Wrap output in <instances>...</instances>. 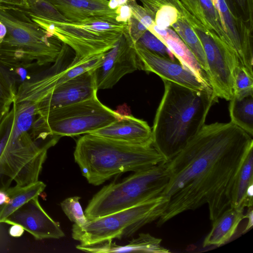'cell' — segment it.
Segmentation results:
<instances>
[{"mask_svg":"<svg viewBox=\"0 0 253 253\" xmlns=\"http://www.w3.org/2000/svg\"><path fill=\"white\" fill-rule=\"evenodd\" d=\"M253 147L252 136L231 122L205 125L167 161L170 177L162 195L168 203L158 225L205 204L213 221L230 208L234 179Z\"/></svg>","mask_w":253,"mask_h":253,"instance_id":"1","label":"cell"},{"mask_svg":"<svg viewBox=\"0 0 253 253\" xmlns=\"http://www.w3.org/2000/svg\"><path fill=\"white\" fill-rule=\"evenodd\" d=\"M163 81L164 92L152 128V144L168 161L205 125L210 109L218 99L211 88L195 90Z\"/></svg>","mask_w":253,"mask_h":253,"instance_id":"2","label":"cell"},{"mask_svg":"<svg viewBox=\"0 0 253 253\" xmlns=\"http://www.w3.org/2000/svg\"><path fill=\"white\" fill-rule=\"evenodd\" d=\"M74 157L82 175L94 186L115 175L167 161L152 144L132 145L91 134L78 139Z\"/></svg>","mask_w":253,"mask_h":253,"instance_id":"3","label":"cell"},{"mask_svg":"<svg viewBox=\"0 0 253 253\" xmlns=\"http://www.w3.org/2000/svg\"><path fill=\"white\" fill-rule=\"evenodd\" d=\"M0 21L7 33L0 44V58L16 63H54L62 51L57 38L13 5L0 3Z\"/></svg>","mask_w":253,"mask_h":253,"instance_id":"4","label":"cell"},{"mask_svg":"<svg viewBox=\"0 0 253 253\" xmlns=\"http://www.w3.org/2000/svg\"><path fill=\"white\" fill-rule=\"evenodd\" d=\"M169 177L167 161L133 172L121 182L102 187L89 201L84 214L91 220L160 196Z\"/></svg>","mask_w":253,"mask_h":253,"instance_id":"5","label":"cell"},{"mask_svg":"<svg viewBox=\"0 0 253 253\" xmlns=\"http://www.w3.org/2000/svg\"><path fill=\"white\" fill-rule=\"evenodd\" d=\"M33 123L15 117L10 134L0 156V175L27 186L38 181L47 150L61 137L52 135L35 139L31 134Z\"/></svg>","mask_w":253,"mask_h":253,"instance_id":"6","label":"cell"},{"mask_svg":"<svg viewBox=\"0 0 253 253\" xmlns=\"http://www.w3.org/2000/svg\"><path fill=\"white\" fill-rule=\"evenodd\" d=\"M168 198L161 195L131 207L88 220L84 225L73 224L72 238L82 246H91L133 235L141 228L159 219L164 212Z\"/></svg>","mask_w":253,"mask_h":253,"instance_id":"7","label":"cell"},{"mask_svg":"<svg viewBox=\"0 0 253 253\" xmlns=\"http://www.w3.org/2000/svg\"><path fill=\"white\" fill-rule=\"evenodd\" d=\"M121 115L103 104L96 95L37 116L30 132L34 138L89 134L110 125Z\"/></svg>","mask_w":253,"mask_h":253,"instance_id":"8","label":"cell"},{"mask_svg":"<svg viewBox=\"0 0 253 253\" xmlns=\"http://www.w3.org/2000/svg\"><path fill=\"white\" fill-rule=\"evenodd\" d=\"M184 17L202 44L206 76L214 96L229 101L234 95L235 69L240 64L236 53L220 39L200 9L187 10Z\"/></svg>","mask_w":253,"mask_h":253,"instance_id":"9","label":"cell"},{"mask_svg":"<svg viewBox=\"0 0 253 253\" xmlns=\"http://www.w3.org/2000/svg\"><path fill=\"white\" fill-rule=\"evenodd\" d=\"M139 62V70L152 72L162 80L170 81L195 90L211 88L192 71L174 59L165 57L134 43Z\"/></svg>","mask_w":253,"mask_h":253,"instance_id":"10","label":"cell"},{"mask_svg":"<svg viewBox=\"0 0 253 253\" xmlns=\"http://www.w3.org/2000/svg\"><path fill=\"white\" fill-rule=\"evenodd\" d=\"M138 69L139 62L133 42L120 39L105 53L100 65L93 71L97 89L111 88L123 76Z\"/></svg>","mask_w":253,"mask_h":253,"instance_id":"11","label":"cell"},{"mask_svg":"<svg viewBox=\"0 0 253 253\" xmlns=\"http://www.w3.org/2000/svg\"><path fill=\"white\" fill-rule=\"evenodd\" d=\"M93 71H87L56 85L36 104L37 116L96 95L98 89Z\"/></svg>","mask_w":253,"mask_h":253,"instance_id":"12","label":"cell"},{"mask_svg":"<svg viewBox=\"0 0 253 253\" xmlns=\"http://www.w3.org/2000/svg\"><path fill=\"white\" fill-rule=\"evenodd\" d=\"M39 196L25 203L4 221L17 224L37 240L60 239L65 236L58 222L53 220L41 206Z\"/></svg>","mask_w":253,"mask_h":253,"instance_id":"13","label":"cell"},{"mask_svg":"<svg viewBox=\"0 0 253 253\" xmlns=\"http://www.w3.org/2000/svg\"><path fill=\"white\" fill-rule=\"evenodd\" d=\"M89 134L132 145L152 144V128L146 122L131 115H122L110 125Z\"/></svg>","mask_w":253,"mask_h":253,"instance_id":"14","label":"cell"},{"mask_svg":"<svg viewBox=\"0 0 253 253\" xmlns=\"http://www.w3.org/2000/svg\"><path fill=\"white\" fill-rule=\"evenodd\" d=\"M76 248L85 252L94 253L138 252L150 253H168L169 251L162 245V240L149 233H140L136 238L126 245H117L113 240H109L91 246L78 245Z\"/></svg>","mask_w":253,"mask_h":253,"instance_id":"15","label":"cell"},{"mask_svg":"<svg viewBox=\"0 0 253 253\" xmlns=\"http://www.w3.org/2000/svg\"><path fill=\"white\" fill-rule=\"evenodd\" d=\"M148 30L164 42L178 61L192 71L202 81L209 84L206 74L195 56L171 28L160 29L154 23Z\"/></svg>","mask_w":253,"mask_h":253,"instance_id":"16","label":"cell"},{"mask_svg":"<svg viewBox=\"0 0 253 253\" xmlns=\"http://www.w3.org/2000/svg\"><path fill=\"white\" fill-rule=\"evenodd\" d=\"M244 208H229L212 221L211 229L203 243V247H219L229 241L245 218Z\"/></svg>","mask_w":253,"mask_h":253,"instance_id":"17","label":"cell"},{"mask_svg":"<svg viewBox=\"0 0 253 253\" xmlns=\"http://www.w3.org/2000/svg\"><path fill=\"white\" fill-rule=\"evenodd\" d=\"M253 147L247 153L233 184L230 207L248 209L253 206Z\"/></svg>","mask_w":253,"mask_h":253,"instance_id":"18","label":"cell"},{"mask_svg":"<svg viewBox=\"0 0 253 253\" xmlns=\"http://www.w3.org/2000/svg\"><path fill=\"white\" fill-rule=\"evenodd\" d=\"M38 66L36 62L16 63L0 58V81L15 97L20 86L36 73Z\"/></svg>","mask_w":253,"mask_h":253,"instance_id":"19","label":"cell"},{"mask_svg":"<svg viewBox=\"0 0 253 253\" xmlns=\"http://www.w3.org/2000/svg\"><path fill=\"white\" fill-rule=\"evenodd\" d=\"M45 187L43 182L38 180L27 186L16 185L5 190L9 200L8 203L0 205V223L4 222L9 215L25 203L39 196Z\"/></svg>","mask_w":253,"mask_h":253,"instance_id":"20","label":"cell"},{"mask_svg":"<svg viewBox=\"0 0 253 253\" xmlns=\"http://www.w3.org/2000/svg\"><path fill=\"white\" fill-rule=\"evenodd\" d=\"M229 101L230 122L253 136V96L242 98L233 96Z\"/></svg>","mask_w":253,"mask_h":253,"instance_id":"21","label":"cell"},{"mask_svg":"<svg viewBox=\"0 0 253 253\" xmlns=\"http://www.w3.org/2000/svg\"><path fill=\"white\" fill-rule=\"evenodd\" d=\"M170 28L177 33L189 48L202 69L206 73L207 64L201 42L186 19L179 12L177 19L172 24Z\"/></svg>","mask_w":253,"mask_h":253,"instance_id":"22","label":"cell"},{"mask_svg":"<svg viewBox=\"0 0 253 253\" xmlns=\"http://www.w3.org/2000/svg\"><path fill=\"white\" fill-rule=\"evenodd\" d=\"M233 96L238 98L253 96V73L241 64L235 71Z\"/></svg>","mask_w":253,"mask_h":253,"instance_id":"23","label":"cell"},{"mask_svg":"<svg viewBox=\"0 0 253 253\" xmlns=\"http://www.w3.org/2000/svg\"><path fill=\"white\" fill-rule=\"evenodd\" d=\"M198 1L207 19L213 30L220 39L231 48L223 24L211 0H198Z\"/></svg>","mask_w":253,"mask_h":253,"instance_id":"24","label":"cell"},{"mask_svg":"<svg viewBox=\"0 0 253 253\" xmlns=\"http://www.w3.org/2000/svg\"><path fill=\"white\" fill-rule=\"evenodd\" d=\"M236 19L253 27V0H223Z\"/></svg>","mask_w":253,"mask_h":253,"instance_id":"25","label":"cell"},{"mask_svg":"<svg viewBox=\"0 0 253 253\" xmlns=\"http://www.w3.org/2000/svg\"><path fill=\"white\" fill-rule=\"evenodd\" d=\"M159 7L154 17L155 25L160 29L170 28L177 19L179 12L173 5L158 0Z\"/></svg>","mask_w":253,"mask_h":253,"instance_id":"26","label":"cell"},{"mask_svg":"<svg viewBox=\"0 0 253 253\" xmlns=\"http://www.w3.org/2000/svg\"><path fill=\"white\" fill-rule=\"evenodd\" d=\"M80 197L67 198L61 203V208L68 218L78 226L85 224L88 219L86 217L79 202Z\"/></svg>","mask_w":253,"mask_h":253,"instance_id":"27","label":"cell"},{"mask_svg":"<svg viewBox=\"0 0 253 253\" xmlns=\"http://www.w3.org/2000/svg\"><path fill=\"white\" fill-rule=\"evenodd\" d=\"M163 56L175 58L164 42L148 30L135 43Z\"/></svg>","mask_w":253,"mask_h":253,"instance_id":"28","label":"cell"},{"mask_svg":"<svg viewBox=\"0 0 253 253\" xmlns=\"http://www.w3.org/2000/svg\"><path fill=\"white\" fill-rule=\"evenodd\" d=\"M15 112L12 107L0 123V156L10 134L14 121Z\"/></svg>","mask_w":253,"mask_h":253,"instance_id":"29","label":"cell"},{"mask_svg":"<svg viewBox=\"0 0 253 253\" xmlns=\"http://www.w3.org/2000/svg\"><path fill=\"white\" fill-rule=\"evenodd\" d=\"M15 96L0 81V111H9Z\"/></svg>","mask_w":253,"mask_h":253,"instance_id":"30","label":"cell"},{"mask_svg":"<svg viewBox=\"0 0 253 253\" xmlns=\"http://www.w3.org/2000/svg\"><path fill=\"white\" fill-rule=\"evenodd\" d=\"M118 15L116 17L117 22H126L132 16L131 8L127 5H121L116 10Z\"/></svg>","mask_w":253,"mask_h":253,"instance_id":"31","label":"cell"},{"mask_svg":"<svg viewBox=\"0 0 253 253\" xmlns=\"http://www.w3.org/2000/svg\"><path fill=\"white\" fill-rule=\"evenodd\" d=\"M24 230L22 226L19 224H12L10 227L9 233L13 237H19L23 234Z\"/></svg>","mask_w":253,"mask_h":253,"instance_id":"32","label":"cell"},{"mask_svg":"<svg viewBox=\"0 0 253 253\" xmlns=\"http://www.w3.org/2000/svg\"><path fill=\"white\" fill-rule=\"evenodd\" d=\"M247 214L245 215V218L248 219V223L246 227L245 228L244 232L247 231L253 226V210L252 208H249Z\"/></svg>","mask_w":253,"mask_h":253,"instance_id":"33","label":"cell"},{"mask_svg":"<svg viewBox=\"0 0 253 253\" xmlns=\"http://www.w3.org/2000/svg\"><path fill=\"white\" fill-rule=\"evenodd\" d=\"M2 3L9 5L26 6L24 0H1Z\"/></svg>","mask_w":253,"mask_h":253,"instance_id":"34","label":"cell"},{"mask_svg":"<svg viewBox=\"0 0 253 253\" xmlns=\"http://www.w3.org/2000/svg\"><path fill=\"white\" fill-rule=\"evenodd\" d=\"M7 33L5 25L0 21V44L2 42Z\"/></svg>","mask_w":253,"mask_h":253,"instance_id":"35","label":"cell"},{"mask_svg":"<svg viewBox=\"0 0 253 253\" xmlns=\"http://www.w3.org/2000/svg\"><path fill=\"white\" fill-rule=\"evenodd\" d=\"M9 200V198L5 190H0V205L7 203Z\"/></svg>","mask_w":253,"mask_h":253,"instance_id":"36","label":"cell"},{"mask_svg":"<svg viewBox=\"0 0 253 253\" xmlns=\"http://www.w3.org/2000/svg\"><path fill=\"white\" fill-rule=\"evenodd\" d=\"M108 7L111 9H115L118 5V2L117 0H109L108 4Z\"/></svg>","mask_w":253,"mask_h":253,"instance_id":"37","label":"cell"},{"mask_svg":"<svg viewBox=\"0 0 253 253\" xmlns=\"http://www.w3.org/2000/svg\"><path fill=\"white\" fill-rule=\"evenodd\" d=\"M219 15V0H211ZM220 17V16H219Z\"/></svg>","mask_w":253,"mask_h":253,"instance_id":"38","label":"cell"},{"mask_svg":"<svg viewBox=\"0 0 253 253\" xmlns=\"http://www.w3.org/2000/svg\"><path fill=\"white\" fill-rule=\"evenodd\" d=\"M9 111H0V123L4 117Z\"/></svg>","mask_w":253,"mask_h":253,"instance_id":"39","label":"cell"},{"mask_svg":"<svg viewBox=\"0 0 253 253\" xmlns=\"http://www.w3.org/2000/svg\"><path fill=\"white\" fill-rule=\"evenodd\" d=\"M118 2V5L121 6L122 5L126 3L127 0H117Z\"/></svg>","mask_w":253,"mask_h":253,"instance_id":"40","label":"cell"},{"mask_svg":"<svg viewBox=\"0 0 253 253\" xmlns=\"http://www.w3.org/2000/svg\"><path fill=\"white\" fill-rule=\"evenodd\" d=\"M25 3H26V4L27 3H28V2H29L30 1L32 0H24Z\"/></svg>","mask_w":253,"mask_h":253,"instance_id":"41","label":"cell"},{"mask_svg":"<svg viewBox=\"0 0 253 253\" xmlns=\"http://www.w3.org/2000/svg\"><path fill=\"white\" fill-rule=\"evenodd\" d=\"M0 3H2V0H0Z\"/></svg>","mask_w":253,"mask_h":253,"instance_id":"42","label":"cell"},{"mask_svg":"<svg viewBox=\"0 0 253 253\" xmlns=\"http://www.w3.org/2000/svg\"></svg>","mask_w":253,"mask_h":253,"instance_id":"43","label":"cell"}]
</instances>
